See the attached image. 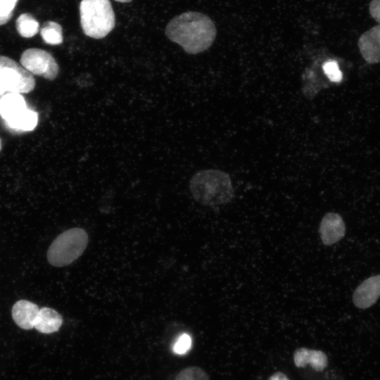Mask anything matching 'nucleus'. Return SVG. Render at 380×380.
<instances>
[{"mask_svg": "<svg viewBox=\"0 0 380 380\" xmlns=\"http://www.w3.org/2000/svg\"><path fill=\"white\" fill-rule=\"evenodd\" d=\"M192 345V339L188 334H182L177 338L172 350L177 355H184L190 350Z\"/></svg>", "mask_w": 380, "mask_h": 380, "instance_id": "obj_20", "label": "nucleus"}, {"mask_svg": "<svg viewBox=\"0 0 380 380\" xmlns=\"http://www.w3.org/2000/svg\"><path fill=\"white\" fill-rule=\"evenodd\" d=\"M16 29L20 36L30 38L39 32V24L31 14L23 13L16 20Z\"/></svg>", "mask_w": 380, "mask_h": 380, "instance_id": "obj_15", "label": "nucleus"}, {"mask_svg": "<svg viewBox=\"0 0 380 380\" xmlns=\"http://www.w3.org/2000/svg\"><path fill=\"white\" fill-rule=\"evenodd\" d=\"M372 17L380 24V0H372L369 4Z\"/></svg>", "mask_w": 380, "mask_h": 380, "instance_id": "obj_21", "label": "nucleus"}, {"mask_svg": "<svg viewBox=\"0 0 380 380\" xmlns=\"http://www.w3.org/2000/svg\"><path fill=\"white\" fill-rule=\"evenodd\" d=\"M0 150H1V142H0Z\"/></svg>", "mask_w": 380, "mask_h": 380, "instance_id": "obj_25", "label": "nucleus"}, {"mask_svg": "<svg viewBox=\"0 0 380 380\" xmlns=\"http://www.w3.org/2000/svg\"><path fill=\"white\" fill-rule=\"evenodd\" d=\"M63 323L61 315L49 308L39 309L34 327L43 334H51L58 331Z\"/></svg>", "mask_w": 380, "mask_h": 380, "instance_id": "obj_13", "label": "nucleus"}, {"mask_svg": "<svg viewBox=\"0 0 380 380\" xmlns=\"http://www.w3.org/2000/svg\"><path fill=\"white\" fill-rule=\"evenodd\" d=\"M189 188L194 198L205 205L226 204L234 197V189L229 174L219 170L197 172L190 179Z\"/></svg>", "mask_w": 380, "mask_h": 380, "instance_id": "obj_2", "label": "nucleus"}, {"mask_svg": "<svg viewBox=\"0 0 380 380\" xmlns=\"http://www.w3.org/2000/svg\"><path fill=\"white\" fill-rule=\"evenodd\" d=\"M43 40L48 44L58 45L63 42L61 26L53 21L44 23L40 30Z\"/></svg>", "mask_w": 380, "mask_h": 380, "instance_id": "obj_16", "label": "nucleus"}, {"mask_svg": "<svg viewBox=\"0 0 380 380\" xmlns=\"http://www.w3.org/2000/svg\"><path fill=\"white\" fill-rule=\"evenodd\" d=\"M319 233L324 245L330 246L341 241L346 233V225L341 216L336 213H326L319 224Z\"/></svg>", "mask_w": 380, "mask_h": 380, "instance_id": "obj_7", "label": "nucleus"}, {"mask_svg": "<svg viewBox=\"0 0 380 380\" xmlns=\"http://www.w3.org/2000/svg\"><path fill=\"white\" fill-rule=\"evenodd\" d=\"M80 15L83 32L91 38L105 37L115 25V13L109 0H82Z\"/></svg>", "mask_w": 380, "mask_h": 380, "instance_id": "obj_3", "label": "nucleus"}, {"mask_svg": "<svg viewBox=\"0 0 380 380\" xmlns=\"http://www.w3.org/2000/svg\"><path fill=\"white\" fill-rule=\"evenodd\" d=\"M0 84L9 93H29L34 89L35 80L13 59L0 56Z\"/></svg>", "mask_w": 380, "mask_h": 380, "instance_id": "obj_5", "label": "nucleus"}, {"mask_svg": "<svg viewBox=\"0 0 380 380\" xmlns=\"http://www.w3.org/2000/svg\"><path fill=\"white\" fill-rule=\"evenodd\" d=\"M115 1L121 2V3H127V2H130L132 0H115Z\"/></svg>", "mask_w": 380, "mask_h": 380, "instance_id": "obj_24", "label": "nucleus"}, {"mask_svg": "<svg viewBox=\"0 0 380 380\" xmlns=\"http://www.w3.org/2000/svg\"><path fill=\"white\" fill-rule=\"evenodd\" d=\"M27 109L24 97L18 93H8L0 99V115L10 121Z\"/></svg>", "mask_w": 380, "mask_h": 380, "instance_id": "obj_12", "label": "nucleus"}, {"mask_svg": "<svg viewBox=\"0 0 380 380\" xmlns=\"http://www.w3.org/2000/svg\"><path fill=\"white\" fill-rule=\"evenodd\" d=\"M4 88L2 87V85L0 84V95L3 94L5 92Z\"/></svg>", "mask_w": 380, "mask_h": 380, "instance_id": "obj_23", "label": "nucleus"}, {"mask_svg": "<svg viewBox=\"0 0 380 380\" xmlns=\"http://www.w3.org/2000/svg\"><path fill=\"white\" fill-rule=\"evenodd\" d=\"M39 308L28 300L17 301L12 308V317L15 324L23 329L34 328Z\"/></svg>", "mask_w": 380, "mask_h": 380, "instance_id": "obj_10", "label": "nucleus"}, {"mask_svg": "<svg viewBox=\"0 0 380 380\" xmlns=\"http://www.w3.org/2000/svg\"><path fill=\"white\" fill-rule=\"evenodd\" d=\"M38 122V113L27 109L17 118L6 121V125L15 130L28 132L34 129Z\"/></svg>", "mask_w": 380, "mask_h": 380, "instance_id": "obj_14", "label": "nucleus"}, {"mask_svg": "<svg viewBox=\"0 0 380 380\" xmlns=\"http://www.w3.org/2000/svg\"><path fill=\"white\" fill-rule=\"evenodd\" d=\"M18 0H0V25L9 21Z\"/></svg>", "mask_w": 380, "mask_h": 380, "instance_id": "obj_19", "label": "nucleus"}, {"mask_svg": "<svg viewBox=\"0 0 380 380\" xmlns=\"http://www.w3.org/2000/svg\"><path fill=\"white\" fill-rule=\"evenodd\" d=\"M175 380H210L208 374L197 366L188 367L180 371Z\"/></svg>", "mask_w": 380, "mask_h": 380, "instance_id": "obj_17", "label": "nucleus"}, {"mask_svg": "<svg viewBox=\"0 0 380 380\" xmlns=\"http://www.w3.org/2000/svg\"><path fill=\"white\" fill-rule=\"evenodd\" d=\"M357 44L367 63H380V24L364 32L360 37Z\"/></svg>", "mask_w": 380, "mask_h": 380, "instance_id": "obj_9", "label": "nucleus"}, {"mask_svg": "<svg viewBox=\"0 0 380 380\" xmlns=\"http://www.w3.org/2000/svg\"><path fill=\"white\" fill-rule=\"evenodd\" d=\"M294 364L297 367H303L310 365L317 372L323 371L328 363L326 354L319 350L299 348L293 354Z\"/></svg>", "mask_w": 380, "mask_h": 380, "instance_id": "obj_11", "label": "nucleus"}, {"mask_svg": "<svg viewBox=\"0 0 380 380\" xmlns=\"http://www.w3.org/2000/svg\"><path fill=\"white\" fill-rule=\"evenodd\" d=\"M322 70L331 82H340L342 80L343 74L336 61L325 62L322 65Z\"/></svg>", "mask_w": 380, "mask_h": 380, "instance_id": "obj_18", "label": "nucleus"}, {"mask_svg": "<svg viewBox=\"0 0 380 380\" xmlns=\"http://www.w3.org/2000/svg\"><path fill=\"white\" fill-rule=\"evenodd\" d=\"M268 380H289L285 374L278 372L273 374Z\"/></svg>", "mask_w": 380, "mask_h": 380, "instance_id": "obj_22", "label": "nucleus"}, {"mask_svg": "<svg viewBox=\"0 0 380 380\" xmlns=\"http://www.w3.org/2000/svg\"><path fill=\"white\" fill-rule=\"evenodd\" d=\"M20 61V65L32 75L53 80L58 75L59 66L56 60L43 49H28L22 53Z\"/></svg>", "mask_w": 380, "mask_h": 380, "instance_id": "obj_6", "label": "nucleus"}, {"mask_svg": "<svg viewBox=\"0 0 380 380\" xmlns=\"http://www.w3.org/2000/svg\"><path fill=\"white\" fill-rule=\"evenodd\" d=\"M380 297V274L364 280L354 291L353 301L360 309L373 305Z\"/></svg>", "mask_w": 380, "mask_h": 380, "instance_id": "obj_8", "label": "nucleus"}, {"mask_svg": "<svg viewBox=\"0 0 380 380\" xmlns=\"http://www.w3.org/2000/svg\"><path fill=\"white\" fill-rule=\"evenodd\" d=\"M216 33V27L209 17L194 11L177 15L165 28L167 38L191 54L207 50L213 43Z\"/></svg>", "mask_w": 380, "mask_h": 380, "instance_id": "obj_1", "label": "nucleus"}, {"mask_svg": "<svg viewBox=\"0 0 380 380\" xmlns=\"http://www.w3.org/2000/svg\"><path fill=\"white\" fill-rule=\"evenodd\" d=\"M89 237L82 228H71L61 234L53 241L47 252L49 262L55 267L68 265L84 251Z\"/></svg>", "mask_w": 380, "mask_h": 380, "instance_id": "obj_4", "label": "nucleus"}]
</instances>
